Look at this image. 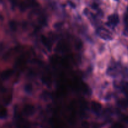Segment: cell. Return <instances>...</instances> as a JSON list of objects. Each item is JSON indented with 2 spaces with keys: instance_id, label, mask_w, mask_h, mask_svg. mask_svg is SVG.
Returning a JSON list of instances; mask_svg holds the SVG:
<instances>
[{
  "instance_id": "10",
  "label": "cell",
  "mask_w": 128,
  "mask_h": 128,
  "mask_svg": "<svg viewBox=\"0 0 128 128\" xmlns=\"http://www.w3.org/2000/svg\"><path fill=\"white\" fill-rule=\"evenodd\" d=\"M20 8L22 11H24V10L26 9V8H27V5H26V3L22 2L21 3H20Z\"/></svg>"
},
{
  "instance_id": "13",
  "label": "cell",
  "mask_w": 128,
  "mask_h": 128,
  "mask_svg": "<svg viewBox=\"0 0 128 128\" xmlns=\"http://www.w3.org/2000/svg\"><path fill=\"white\" fill-rule=\"evenodd\" d=\"M81 46H82V42H81V41H78V42L76 44V47L77 48L78 50L81 48Z\"/></svg>"
},
{
  "instance_id": "12",
  "label": "cell",
  "mask_w": 128,
  "mask_h": 128,
  "mask_svg": "<svg viewBox=\"0 0 128 128\" xmlns=\"http://www.w3.org/2000/svg\"><path fill=\"white\" fill-rule=\"evenodd\" d=\"M11 98L10 97V96H8V97L4 100V103L6 104H9V103L11 102Z\"/></svg>"
},
{
  "instance_id": "5",
  "label": "cell",
  "mask_w": 128,
  "mask_h": 128,
  "mask_svg": "<svg viewBox=\"0 0 128 128\" xmlns=\"http://www.w3.org/2000/svg\"><path fill=\"white\" fill-rule=\"evenodd\" d=\"M41 40L42 43L43 44L44 46L48 50L51 51V43L50 42V40L47 38L46 37H45L44 36H41Z\"/></svg>"
},
{
  "instance_id": "11",
  "label": "cell",
  "mask_w": 128,
  "mask_h": 128,
  "mask_svg": "<svg viewBox=\"0 0 128 128\" xmlns=\"http://www.w3.org/2000/svg\"><path fill=\"white\" fill-rule=\"evenodd\" d=\"M1 118H3L6 116L7 115V110H6L5 108H2L1 111Z\"/></svg>"
},
{
  "instance_id": "1",
  "label": "cell",
  "mask_w": 128,
  "mask_h": 128,
  "mask_svg": "<svg viewBox=\"0 0 128 128\" xmlns=\"http://www.w3.org/2000/svg\"><path fill=\"white\" fill-rule=\"evenodd\" d=\"M119 22H120V18H119L118 15L116 14L111 15L108 18V24H110V25L113 27L117 26Z\"/></svg>"
},
{
  "instance_id": "2",
  "label": "cell",
  "mask_w": 128,
  "mask_h": 128,
  "mask_svg": "<svg viewBox=\"0 0 128 128\" xmlns=\"http://www.w3.org/2000/svg\"><path fill=\"white\" fill-rule=\"evenodd\" d=\"M35 111V108L32 105L27 104L24 107L23 112L26 116H30L33 114Z\"/></svg>"
},
{
  "instance_id": "7",
  "label": "cell",
  "mask_w": 128,
  "mask_h": 128,
  "mask_svg": "<svg viewBox=\"0 0 128 128\" xmlns=\"http://www.w3.org/2000/svg\"><path fill=\"white\" fill-rule=\"evenodd\" d=\"M24 89L25 92L30 94L32 92V90H33V87H32V85L31 83H27L25 84Z\"/></svg>"
},
{
  "instance_id": "8",
  "label": "cell",
  "mask_w": 128,
  "mask_h": 128,
  "mask_svg": "<svg viewBox=\"0 0 128 128\" xmlns=\"http://www.w3.org/2000/svg\"><path fill=\"white\" fill-rule=\"evenodd\" d=\"M9 26H10V28L11 31H15L17 30L18 28V24L17 22L14 21H11L9 22Z\"/></svg>"
},
{
  "instance_id": "15",
  "label": "cell",
  "mask_w": 128,
  "mask_h": 128,
  "mask_svg": "<svg viewBox=\"0 0 128 128\" xmlns=\"http://www.w3.org/2000/svg\"><path fill=\"white\" fill-rule=\"evenodd\" d=\"M68 2H69V4H70V5L71 6V7H72V8L76 7V5H75V4L73 3L72 1H68Z\"/></svg>"
},
{
  "instance_id": "4",
  "label": "cell",
  "mask_w": 128,
  "mask_h": 128,
  "mask_svg": "<svg viewBox=\"0 0 128 128\" xmlns=\"http://www.w3.org/2000/svg\"><path fill=\"white\" fill-rule=\"evenodd\" d=\"M101 108L102 107H101V104H100L99 102H96V101H92V102H91V110L94 112H96V113L99 112L101 111Z\"/></svg>"
},
{
  "instance_id": "6",
  "label": "cell",
  "mask_w": 128,
  "mask_h": 128,
  "mask_svg": "<svg viewBox=\"0 0 128 128\" xmlns=\"http://www.w3.org/2000/svg\"><path fill=\"white\" fill-rule=\"evenodd\" d=\"M100 36H101L102 38H104V40H111L112 38L110 36V32L109 31H106L104 30H100Z\"/></svg>"
},
{
  "instance_id": "3",
  "label": "cell",
  "mask_w": 128,
  "mask_h": 128,
  "mask_svg": "<svg viewBox=\"0 0 128 128\" xmlns=\"http://www.w3.org/2000/svg\"><path fill=\"white\" fill-rule=\"evenodd\" d=\"M13 70H11V69L4 70V71H2V73H1V79H2L3 81L8 80V79L13 74Z\"/></svg>"
},
{
  "instance_id": "14",
  "label": "cell",
  "mask_w": 128,
  "mask_h": 128,
  "mask_svg": "<svg viewBox=\"0 0 128 128\" xmlns=\"http://www.w3.org/2000/svg\"><path fill=\"white\" fill-rule=\"evenodd\" d=\"M123 91L124 92V93L128 96V85H126V86L123 88Z\"/></svg>"
},
{
  "instance_id": "9",
  "label": "cell",
  "mask_w": 128,
  "mask_h": 128,
  "mask_svg": "<svg viewBox=\"0 0 128 128\" xmlns=\"http://www.w3.org/2000/svg\"><path fill=\"white\" fill-rule=\"evenodd\" d=\"M41 98H42V100H45V101H47V100H49V98H50V92H48V91H44V92H42V94H41Z\"/></svg>"
},
{
  "instance_id": "16",
  "label": "cell",
  "mask_w": 128,
  "mask_h": 128,
  "mask_svg": "<svg viewBox=\"0 0 128 128\" xmlns=\"http://www.w3.org/2000/svg\"><path fill=\"white\" fill-rule=\"evenodd\" d=\"M116 1H118V0H116Z\"/></svg>"
},
{
  "instance_id": "17",
  "label": "cell",
  "mask_w": 128,
  "mask_h": 128,
  "mask_svg": "<svg viewBox=\"0 0 128 128\" xmlns=\"http://www.w3.org/2000/svg\"></svg>"
}]
</instances>
